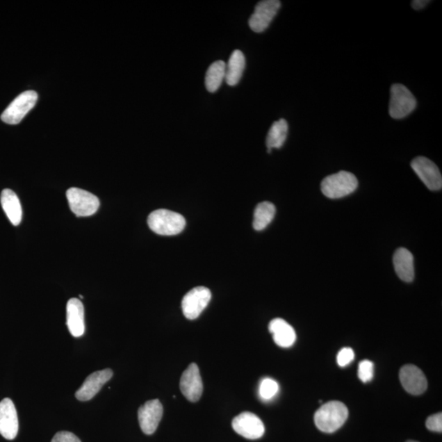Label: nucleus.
<instances>
[{
	"instance_id": "5701e85b",
	"label": "nucleus",
	"mask_w": 442,
	"mask_h": 442,
	"mask_svg": "<svg viewBox=\"0 0 442 442\" xmlns=\"http://www.w3.org/2000/svg\"><path fill=\"white\" fill-rule=\"evenodd\" d=\"M275 213V206L270 202H263L258 204L254 213L253 228L257 231L265 229L273 220Z\"/></svg>"
},
{
	"instance_id": "2eb2a0df",
	"label": "nucleus",
	"mask_w": 442,
	"mask_h": 442,
	"mask_svg": "<svg viewBox=\"0 0 442 442\" xmlns=\"http://www.w3.org/2000/svg\"><path fill=\"white\" fill-rule=\"evenodd\" d=\"M18 427L15 404L11 399H3L0 402V434L7 440H13L17 436Z\"/></svg>"
},
{
	"instance_id": "393cba45",
	"label": "nucleus",
	"mask_w": 442,
	"mask_h": 442,
	"mask_svg": "<svg viewBox=\"0 0 442 442\" xmlns=\"http://www.w3.org/2000/svg\"><path fill=\"white\" fill-rule=\"evenodd\" d=\"M374 363L368 360H363L359 363L358 377L363 384L370 383L374 377Z\"/></svg>"
},
{
	"instance_id": "4468645a",
	"label": "nucleus",
	"mask_w": 442,
	"mask_h": 442,
	"mask_svg": "<svg viewBox=\"0 0 442 442\" xmlns=\"http://www.w3.org/2000/svg\"><path fill=\"white\" fill-rule=\"evenodd\" d=\"M400 380L404 390L414 395L423 394L427 388L426 376L416 366H403L400 371Z\"/></svg>"
},
{
	"instance_id": "c85d7f7f",
	"label": "nucleus",
	"mask_w": 442,
	"mask_h": 442,
	"mask_svg": "<svg viewBox=\"0 0 442 442\" xmlns=\"http://www.w3.org/2000/svg\"><path fill=\"white\" fill-rule=\"evenodd\" d=\"M430 1H427V0H414L411 3V6L416 10H420L423 8H425Z\"/></svg>"
},
{
	"instance_id": "f3484780",
	"label": "nucleus",
	"mask_w": 442,
	"mask_h": 442,
	"mask_svg": "<svg viewBox=\"0 0 442 442\" xmlns=\"http://www.w3.org/2000/svg\"><path fill=\"white\" fill-rule=\"evenodd\" d=\"M269 331L273 336L274 342L280 347L288 348L296 342V332L288 322L280 318L270 321Z\"/></svg>"
},
{
	"instance_id": "f03ea898",
	"label": "nucleus",
	"mask_w": 442,
	"mask_h": 442,
	"mask_svg": "<svg viewBox=\"0 0 442 442\" xmlns=\"http://www.w3.org/2000/svg\"><path fill=\"white\" fill-rule=\"evenodd\" d=\"M149 228L159 236H172L181 233L186 227L183 216L174 211L160 209L153 211L147 218Z\"/></svg>"
},
{
	"instance_id": "f257e3e1",
	"label": "nucleus",
	"mask_w": 442,
	"mask_h": 442,
	"mask_svg": "<svg viewBox=\"0 0 442 442\" xmlns=\"http://www.w3.org/2000/svg\"><path fill=\"white\" fill-rule=\"evenodd\" d=\"M348 409L341 402H329L318 409L314 421L318 429L325 434H333L342 427L348 418Z\"/></svg>"
},
{
	"instance_id": "6e6552de",
	"label": "nucleus",
	"mask_w": 442,
	"mask_h": 442,
	"mask_svg": "<svg viewBox=\"0 0 442 442\" xmlns=\"http://www.w3.org/2000/svg\"><path fill=\"white\" fill-rule=\"evenodd\" d=\"M280 7L281 2L279 0H264L258 3L248 22L250 28L256 33L265 31L277 15Z\"/></svg>"
},
{
	"instance_id": "ddd939ff",
	"label": "nucleus",
	"mask_w": 442,
	"mask_h": 442,
	"mask_svg": "<svg viewBox=\"0 0 442 442\" xmlns=\"http://www.w3.org/2000/svg\"><path fill=\"white\" fill-rule=\"evenodd\" d=\"M113 372L110 368L94 372L86 377L84 384L76 391V398L81 402H87L93 399L104 385L112 379Z\"/></svg>"
},
{
	"instance_id": "f8f14e48",
	"label": "nucleus",
	"mask_w": 442,
	"mask_h": 442,
	"mask_svg": "<svg viewBox=\"0 0 442 442\" xmlns=\"http://www.w3.org/2000/svg\"><path fill=\"white\" fill-rule=\"evenodd\" d=\"M179 388L184 397L191 402H197L202 397L204 384L200 375L199 366L193 363L183 373Z\"/></svg>"
},
{
	"instance_id": "c756f323",
	"label": "nucleus",
	"mask_w": 442,
	"mask_h": 442,
	"mask_svg": "<svg viewBox=\"0 0 442 442\" xmlns=\"http://www.w3.org/2000/svg\"><path fill=\"white\" fill-rule=\"evenodd\" d=\"M407 442H418V441H408Z\"/></svg>"
},
{
	"instance_id": "1a4fd4ad",
	"label": "nucleus",
	"mask_w": 442,
	"mask_h": 442,
	"mask_svg": "<svg viewBox=\"0 0 442 442\" xmlns=\"http://www.w3.org/2000/svg\"><path fill=\"white\" fill-rule=\"evenodd\" d=\"M411 167L430 190H441V174L439 168L431 160L425 156H418L412 161Z\"/></svg>"
},
{
	"instance_id": "9b49d317",
	"label": "nucleus",
	"mask_w": 442,
	"mask_h": 442,
	"mask_svg": "<svg viewBox=\"0 0 442 442\" xmlns=\"http://www.w3.org/2000/svg\"><path fill=\"white\" fill-rule=\"evenodd\" d=\"M163 416V407L159 400H151L142 405L138 412V417L142 432L146 435L154 434Z\"/></svg>"
},
{
	"instance_id": "cd10ccee",
	"label": "nucleus",
	"mask_w": 442,
	"mask_h": 442,
	"mask_svg": "<svg viewBox=\"0 0 442 442\" xmlns=\"http://www.w3.org/2000/svg\"><path fill=\"white\" fill-rule=\"evenodd\" d=\"M51 442H81L79 439L72 432H59L54 436Z\"/></svg>"
},
{
	"instance_id": "423d86ee",
	"label": "nucleus",
	"mask_w": 442,
	"mask_h": 442,
	"mask_svg": "<svg viewBox=\"0 0 442 442\" xmlns=\"http://www.w3.org/2000/svg\"><path fill=\"white\" fill-rule=\"evenodd\" d=\"M37 99H38V95L35 91L23 92L9 104L2 113V121L9 124V125H17V124L20 123L26 115L35 107Z\"/></svg>"
},
{
	"instance_id": "aec40b11",
	"label": "nucleus",
	"mask_w": 442,
	"mask_h": 442,
	"mask_svg": "<svg viewBox=\"0 0 442 442\" xmlns=\"http://www.w3.org/2000/svg\"><path fill=\"white\" fill-rule=\"evenodd\" d=\"M246 66L245 56L240 50H234L227 64L225 81L229 86H234L240 81Z\"/></svg>"
},
{
	"instance_id": "9d476101",
	"label": "nucleus",
	"mask_w": 442,
	"mask_h": 442,
	"mask_svg": "<svg viewBox=\"0 0 442 442\" xmlns=\"http://www.w3.org/2000/svg\"><path fill=\"white\" fill-rule=\"evenodd\" d=\"M234 430L238 434L249 440H256L263 436L265 426L261 418L251 412H243L234 418Z\"/></svg>"
},
{
	"instance_id": "6ab92c4d",
	"label": "nucleus",
	"mask_w": 442,
	"mask_h": 442,
	"mask_svg": "<svg viewBox=\"0 0 442 442\" xmlns=\"http://www.w3.org/2000/svg\"><path fill=\"white\" fill-rule=\"evenodd\" d=\"M0 202H1L3 210L6 213L8 220L15 227H17L22 221V209L20 200L16 193L6 188L1 193Z\"/></svg>"
},
{
	"instance_id": "0eeeda50",
	"label": "nucleus",
	"mask_w": 442,
	"mask_h": 442,
	"mask_svg": "<svg viewBox=\"0 0 442 442\" xmlns=\"http://www.w3.org/2000/svg\"><path fill=\"white\" fill-rule=\"evenodd\" d=\"M211 299V293L206 287H197L190 290L182 300V311L188 320H196L204 311Z\"/></svg>"
},
{
	"instance_id": "7ed1b4c3",
	"label": "nucleus",
	"mask_w": 442,
	"mask_h": 442,
	"mask_svg": "<svg viewBox=\"0 0 442 442\" xmlns=\"http://www.w3.org/2000/svg\"><path fill=\"white\" fill-rule=\"evenodd\" d=\"M358 187L357 178L351 172H339L324 179L321 190L331 199H341L351 195Z\"/></svg>"
},
{
	"instance_id": "412c9836",
	"label": "nucleus",
	"mask_w": 442,
	"mask_h": 442,
	"mask_svg": "<svg viewBox=\"0 0 442 442\" xmlns=\"http://www.w3.org/2000/svg\"><path fill=\"white\" fill-rule=\"evenodd\" d=\"M288 125L286 120L280 119L271 126L266 138L268 153L273 149H280L287 140Z\"/></svg>"
},
{
	"instance_id": "39448f33",
	"label": "nucleus",
	"mask_w": 442,
	"mask_h": 442,
	"mask_svg": "<svg viewBox=\"0 0 442 442\" xmlns=\"http://www.w3.org/2000/svg\"><path fill=\"white\" fill-rule=\"evenodd\" d=\"M69 206L78 218H86L98 211L100 202L93 193L78 188H71L67 191Z\"/></svg>"
},
{
	"instance_id": "bb28decb",
	"label": "nucleus",
	"mask_w": 442,
	"mask_h": 442,
	"mask_svg": "<svg viewBox=\"0 0 442 442\" xmlns=\"http://www.w3.org/2000/svg\"><path fill=\"white\" fill-rule=\"evenodd\" d=\"M426 427L428 430L436 432H441L442 431V414L437 413L430 417H428L426 421Z\"/></svg>"
},
{
	"instance_id": "b1692460",
	"label": "nucleus",
	"mask_w": 442,
	"mask_h": 442,
	"mask_svg": "<svg viewBox=\"0 0 442 442\" xmlns=\"http://www.w3.org/2000/svg\"><path fill=\"white\" fill-rule=\"evenodd\" d=\"M279 384L270 377H265L261 381L259 395L264 402H270V400H273L279 393Z\"/></svg>"
},
{
	"instance_id": "20e7f679",
	"label": "nucleus",
	"mask_w": 442,
	"mask_h": 442,
	"mask_svg": "<svg viewBox=\"0 0 442 442\" xmlns=\"http://www.w3.org/2000/svg\"><path fill=\"white\" fill-rule=\"evenodd\" d=\"M417 101L407 87L395 84L391 88L389 114L394 119L407 117L416 109Z\"/></svg>"
},
{
	"instance_id": "a878e982",
	"label": "nucleus",
	"mask_w": 442,
	"mask_h": 442,
	"mask_svg": "<svg viewBox=\"0 0 442 442\" xmlns=\"http://www.w3.org/2000/svg\"><path fill=\"white\" fill-rule=\"evenodd\" d=\"M354 353L352 348L344 347L338 354L337 362L340 367L347 366L352 362Z\"/></svg>"
},
{
	"instance_id": "dca6fc26",
	"label": "nucleus",
	"mask_w": 442,
	"mask_h": 442,
	"mask_svg": "<svg viewBox=\"0 0 442 442\" xmlns=\"http://www.w3.org/2000/svg\"><path fill=\"white\" fill-rule=\"evenodd\" d=\"M67 325L73 337L80 338L85 333V309L77 298H72L67 306Z\"/></svg>"
},
{
	"instance_id": "4be33fe9",
	"label": "nucleus",
	"mask_w": 442,
	"mask_h": 442,
	"mask_svg": "<svg viewBox=\"0 0 442 442\" xmlns=\"http://www.w3.org/2000/svg\"><path fill=\"white\" fill-rule=\"evenodd\" d=\"M227 63L224 61L214 62L207 69L205 77V85L207 91L215 93L218 91L225 79Z\"/></svg>"
},
{
	"instance_id": "a211bd4d",
	"label": "nucleus",
	"mask_w": 442,
	"mask_h": 442,
	"mask_svg": "<svg viewBox=\"0 0 442 442\" xmlns=\"http://www.w3.org/2000/svg\"><path fill=\"white\" fill-rule=\"evenodd\" d=\"M393 264L398 277L404 282L411 283L414 279V256L405 248L400 247L395 252Z\"/></svg>"
}]
</instances>
